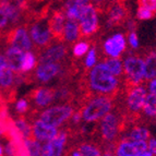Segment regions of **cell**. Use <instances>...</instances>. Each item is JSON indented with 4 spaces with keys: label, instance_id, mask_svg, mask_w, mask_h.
Here are the masks:
<instances>
[{
    "label": "cell",
    "instance_id": "obj_42",
    "mask_svg": "<svg viewBox=\"0 0 156 156\" xmlns=\"http://www.w3.org/2000/svg\"><path fill=\"white\" fill-rule=\"evenodd\" d=\"M136 156H154L153 154H152V152L151 151H145V152H143V153H140V154H138Z\"/></svg>",
    "mask_w": 156,
    "mask_h": 156
},
{
    "label": "cell",
    "instance_id": "obj_14",
    "mask_svg": "<svg viewBox=\"0 0 156 156\" xmlns=\"http://www.w3.org/2000/svg\"><path fill=\"white\" fill-rule=\"evenodd\" d=\"M32 123V135L34 139H36L41 143H46L48 141L52 140L58 134L59 130L58 128L51 127L47 125L41 119L36 118L31 121Z\"/></svg>",
    "mask_w": 156,
    "mask_h": 156
},
{
    "label": "cell",
    "instance_id": "obj_46",
    "mask_svg": "<svg viewBox=\"0 0 156 156\" xmlns=\"http://www.w3.org/2000/svg\"><path fill=\"white\" fill-rule=\"evenodd\" d=\"M2 1H3V0H0V3H1V2H2Z\"/></svg>",
    "mask_w": 156,
    "mask_h": 156
},
{
    "label": "cell",
    "instance_id": "obj_16",
    "mask_svg": "<svg viewBox=\"0 0 156 156\" xmlns=\"http://www.w3.org/2000/svg\"><path fill=\"white\" fill-rule=\"evenodd\" d=\"M25 52L23 50L16 48L12 46H5L3 55L7 60V65L10 68L13 72L20 73L21 72V67H22V61H23V57Z\"/></svg>",
    "mask_w": 156,
    "mask_h": 156
},
{
    "label": "cell",
    "instance_id": "obj_33",
    "mask_svg": "<svg viewBox=\"0 0 156 156\" xmlns=\"http://www.w3.org/2000/svg\"><path fill=\"white\" fill-rule=\"evenodd\" d=\"M8 25H10L9 18H8V16H7V13L5 12V10L0 7V38H1V36L5 34Z\"/></svg>",
    "mask_w": 156,
    "mask_h": 156
},
{
    "label": "cell",
    "instance_id": "obj_20",
    "mask_svg": "<svg viewBox=\"0 0 156 156\" xmlns=\"http://www.w3.org/2000/svg\"><path fill=\"white\" fill-rule=\"evenodd\" d=\"M72 138V136H70ZM76 141L80 156H101L103 151L99 144H97L95 141H87V140H79V138H73Z\"/></svg>",
    "mask_w": 156,
    "mask_h": 156
},
{
    "label": "cell",
    "instance_id": "obj_10",
    "mask_svg": "<svg viewBox=\"0 0 156 156\" xmlns=\"http://www.w3.org/2000/svg\"><path fill=\"white\" fill-rule=\"evenodd\" d=\"M63 62L38 63L37 67L35 68V70L32 72L33 82H36V83L44 85V84L52 81L57 76H60L63 70Z\"/></svg>",
    "mask_w": 156,
    "mask_h": 156
},
{
    "label": "cell",
    "instance_id": "obj_48",
    "mask_svg": "<svg viewBox=\"0 0 156 156\" xmlns=\"http://www.w3.org/2000/svg\"><path fill=\"white\" fill-rule=\"evenodd\" d=\"M0 39H1V38H0Z\"/></svg>",
    "mask_w": 156,
    "mask_h": 156
},
{
    "label": "cell",
    "instance_id": "obj_17",
    "mask_svg": "<svg viewBox=\"0 0 156 156\" xmlns=\"http://www.w3.org/2000/svg\"><path fill=\"white\" fill-rule=\"evenodd\" d=\"M0 7L7 13L10 25L12 27L21 25V21L23 20L24 16V11L16 2H13L11 0H3L2 2L0 3Z\"/></svg>",
    "mask_w": 156,
    "mask_h": 156
},
{
    "label": "cell",
    "instance_id": "obj_1",
    "mask_svg": "<svg viewBox=\"0 0 156 156\" xmlns=\"http://www.w3.org/2000/svg\"><path fill=\"white\" fill-rule=\"evenodd\" d=\"M116 98L106 95H93L81 107V114L84 123H97L103 117L115 108Z\"/></svg>",
    "mask_w": 156,
    "mask_h": 156
},
{
    "label": "cell",
    "instance_id": "obj_28",
    "mask_svg": "<svg viewBox=\"0 0 156 156\" xmlns=\"http://www.w3.org/2000/svg\"><path fill=\"white\" fill-rule=\"evenodd\" d=\"M14 123H16L19 131L21 132V134L23 135L24 139L33 138V135H32V123L27 118L24 117V116L16 117L14 119Z\"/></svg>",
    "mask_w": 156,
    "mask_h": 156
},
{
    "label": "cell",
    "instance_id": "obj_39",
    "mask_svg": "<svg viewBox=\"0 0 156 156\" xmlns=\"http://www.w3.org/2000/svg\"><path fill=\"white\" fill-rule=\"evenodd\" d=\"M105 1L106 0H91V3L93 5H95L97 9H101V8H103L104 7V5H105Z\"/></svg>",
    "mask_w": 156,
    "mask_h": 156
},
{
    "label": "cell",
    "instance_id": "obj_27",
    "mask_svg": "<svg viewBox=\"0 0 156 156\" xmlns=\"http://www.w3.org/2000/svg\"><path fill=\"white\" fill-rule=\"evenodd\" d=\"M97 61H98V49H97L96 45L93 44V42H92L91 48L87 51V54L84 56V59L82 61L83 70H90L91 68H93L96 65Z\"/></svg>",
    "mask_w": 156,
    "mask_h": 156
},
{
    "label": "cell",
    "instance_id": "obj_38",
    "mask_svg": "<svg viewBox=\"0 0 156 156\" xmlns=\"http://www.w3.org/2000/svg\"><path fill=\"white\" fill-rule=\"evenodd\" d=\"M116 145V144H115ZM115 145H108L105 146L104 151H103V155L101 156H117L116 153H115Z\"/></svg>",
    "mask_w": 156,
    "mask_h": 156
},
{
    "label": "cell",
    "instance_id": "obj_7",
    "mask_svg": "<svg viewBox=\"0 0 156 156\" xmlns=\"http://www.w3.org/2000/svg\"><path fill=\"white\" fill-rule=\"evenodd\" d=\"M38 63H60L69 58V47L59 41H54L49 46L37 52Z\"/></svg>",
    "mask_w": 156,
    "mask_h": 156
},
{
    "label": "cell",
    "instance_id": "obj_5",
    "mask_svg": "<svg viewBox=\"0 0 156 156\" xmlns=\"http://www.w3.org/2000/svg\"><path fill=\"white\" fill-rule=\"evenodd\" d=\"M78 22L80 25L82 38L91 39L98 32L101 26L99 25V10L92 3L84 5Z\"/></svg>",
    "mask_w": 156,
    "mask_h": 156
},
{
    "label": "cell",
    "instance_id": "obj_18",
    "mask_svg": "<svg viewBox=\"0 0 156 156\" xmlns=\"http://www.w3.org/2000/svg\"><path fill=\"white\" fill-rule=\"evenodd\" d=\"M82 38L81 30L79 22L76 20H68L66 21L62 33V42L67 45H73L79 39Z\"/></svg>",
    "mask_w": 156,
    "mask_h": 156
},
{
    "label": "cell",
    "instance_id": "obj_25",
    "mask_svg": "<svg viewBox=\"0 0 156 156\" xmlns=\"http://www.w3.org/2000/svg\"><path fill=\"white\" fill-rule=\"evenodd\" d=\"M155 115H156V96L147 92L143 108H142V117H143L144 120L154 119Z\"/></svg>",
    "mask_w": 156,
    "mask_h": 156
},
{
    "label": "cell",
    "instance_id": "obj_9",
    "mask_svg": "<svg viewBox=\"0 0 156 156\" xmlns=\"http://www.w3.org/2000/svg\"><path fill=\"white\" fill-rule=\"evenodd\" d=\"M127 36L121 32L108 36L101 44V58H120L127 50Z\"/></svg>",
    "mask_w": 156,
    "mask_h": 156
},
{
    "label": "cell",
    "instance_id": "obj_47",
    "mask_svg": "<svg viewBox=\"0 0 156 156\" xmlns=\"http://www.w3.org/2000/svg\"><path fill=\"white\" fill-rule=\"evenodd\" d=\"M11 1H16V0H11Z\"/></svg>",
    "mask_w": 156,
    "mask_h": 156
},
{
    "label": "cell",
    "instance_id": "obj_8",
    "mask_svg": "<svg viewBox=\"0 0 156 156\" xmlns=\"http://www.w3.org/2000/svg\"><path fill=\"white\" fill-rule=\"evenodd\" d=\"M26 98L31 103L32 108L39 112L55 103V89L50 86L39 85L30 91Z\"/></svg>",
    "mask_w": 156,
    "mask_h": 156
},
{
    "label": "cell",
    "instance_id": "obj_32",
    "mask_svg": "<svg viewBox=\"0 0 156 156\" xmlns=\"http://www.w3.org/2000/svg\"><path fill=\"white\" fill-rule=\"evenodd\" d=\"M127 43L130 46L131 49L138 50L140 47V42H139V37L136 32H128L127 35Z\"/></svg>",
    "mask_w": 156,
    "mask_h": 156
},
{
    "label": "cell",
    "instance_id": "obj_37",
    "mask_svg": "<svg viewBox=\"0 0 156 156\" xmlns=\"http://www.w3.org/2000/svg\"><path fill=\"white\" fill-rule=\"evenodd\" d=\"M147 146H148V151H151L152 154L154 156H156V139L151 136L147 141Z\"/></svg>",
    "mask_w": 156,
    "mask_h": 156
},
{
    "label": "cell",
    "instance_id": "obj_12",
    "mask_svg": "<svg viewBox=\"0 0 156 156\" xmlns=\"http://www.w3.org/2000/svg\"><path fill=\"white\" fill-rule=\"evenodd\" d=\"M147 150V141H132L126 138H121L115 145L117 156H136Z\"/></svg>",
    "mask_w": 156,
    "mask_h": 156
},
{
    "label": "cell",
    "instance_id": "obj_30",
    "mask_svg": "<svg viewBox=\"0 0 156 156\" xmlns=\"http://www.w3.org/2000/svg\"><path fill=\"white\" fill-rule=\"evenodd\" d=\"M24 142H25L26 148H27L30 155L41 156L43 145L39 141H37L36 139H34V138H29V139H24Z\"/></svg>",
    "mask_w": 156,
    "mask_h": 156
},
{
    "label": "cell",
    "instance_id": "obj_24",
    "mask_svg": "<svg viewBox=\"0 0 156 156\" xmlns=\"http://www.w3.org/2000/svg\"><path fill=\"white\" fill-rule=\"evenodd\" d=\"M101 61L106 65L108 70L119 79H123V63L122 60L120 58H109V57H103Z\"/></svg>",
    "mask_w": 156,
    "mask_h": 156
},
{
    "label": "cell",
    "instance_id": "obj_29",
    "mask_svg": "<svg viewBox=\"0 0 156 156\" xmlns=\"http://www.w3.org/2000/svg\"><path fill=\"white\" fill-rule=\"evenodd\" d=\"M33 108L31 106V103L26 97H23V98H20L14 101V112H16V117H20V116L25 117V116L29 115V112Z\"/></svg>",
    "mask_w": 156,
    "mask_h": 156
},
{
    "label": "cell",
    "instance_id": "obj_45",
    "mask_svg": "<svg viewBox=\"0 0 156 156\" xmlns=\"http://www.w3.org/2000/svg\"><path fill=\"white\" fill-rule=\"evenodd\" d=\"M120 1H127V0H120Z\"/></svg>",
    "mask_w": 156,
    "mask_h": 156
},
{
    "label": "cell",
    "instance_id": "obj_13",
    "mask_svg": "<svg viewBox=\"0 0 156 156\" xmlns=\"http://www.w3.org/2000/svg\"><path fill=\"white\" fill-rule=\"evenodd\" d=\"M129 18V13L122 1H115L108 7L107 10V19L105 22L106 29L110 30L116 26H119L125 23V21Z\"/></svg>",
    "mask_w": 156,
    "mask_h": 156
},
{
    "label": "cell",
    "instance_id": "obj_6",
    "mask_svg": "<svg viewBox=\"0 0 156 156\" xmlns=\"http://www.w3.org/2000/svg\"><path fill=\"white\" fill-rule=\"evenodd\" d=\"M5 46H12L23 50L24 52L34 49V45L29 34L27 26L18 25L9 30L5 35Z\"/></svg>",
    "mask_w": 156,
    "mask_h": 156
},
{
    "label": "cell",
    "instance_id": "obj_21",
    "mask_svg": "<svg viewBox=\"0 0 156 156\" xmlns=\"http://www.w3.org/2000/svg\"><path fill=\"white\" fill-rule=\"evenodd\" d=\"M145 66V82L156 76V49H148L142 54Z\"/></svg>",
    "mask_w": 156,
    "mask_h": 156
},
{
    "label": "cell",
    "instance_id": "obj_19",
    "mask_svg": "<svg viewBox=\"0 0 156 156\" xmlns=\"http://www.w3.org/2000/svg\"><path fill=\"white\" fill-rule=\"evenodd\" d=\"M151 136L150 130L140 122L131 125L125 132V138L132 141H148Z\"/></svg>",
    "mask_w": 156,
    "mask_h": 156
},
{
    "label": "cell",
    "instance_id": "obj_34",
    "mask_svg": "<svg viewBox=\"0 0 156 156\" xmlns=\"http://www.w3.org/2000/svg\"><path fill=\"white\" fill-rule=\"evenodd\" d=\"M123 25H125L127 32H136V27H138V20L129 16V18L125 21Z\"/></svg>",
    "mask_w": 156,
    "mask_h": 156
},
{
    "label": "cell",
    "instance_id": "obj_31",
    "mask_svg": "<svg viewBox=\"0 0 156 156\" xmlns=\"http://www.w3.org/2000/svg\"><path fill=\"white\" fill-rule=\"evenodd\" d=\"M155 11H152L147 8L138 5V9H136V12H135V19L138 21H148V20H152L155 16Z\"/></svg>",
    "mask_w": 156,
    "mask_h": 156
},
{
    "label": "cell",
    "instance_id": "obj_11",
    "mask_svg": "<svg viewBox=\"0 0 156 156\" xmlns=\"http://www.w3.org/2000/svg\"><path fill=\"white\" fill-rule=\"evenodd\" d=\"M69 140V131L66 127L59 130L52 140L43 144L41 156H63Z\"/></svg>",
    "mask_w": 156,
    "mask_h": 156
},
{
    "label": "cell",
    "instance_id": "obj_23",
    "mask_svg": "<svg viewBox=\"0 0 156 156\" xmlns=\"http://www.w3.org/2000/svg\"><path fill=\"white\" fill-rule=\"evenodd\" d=\"M82 9L83 7L79 5L76 0H65V2H63L62 10L68 20L78 21L81 16V12H82Z\"/></svg>",
    "mask_w": 156,
    "mask_h": 156
},
{
    "label": "cell",
    "instance_id": "obj_2",
    "mask_svg": "<svg viewBox=\"0 0 156 156\" xmlns=\"http://www.w3.org/2000/svg\"><path fill=\"white\" fill-rule=\"evenodd\" d=\"M125 87L140 85L145 82V66L143 56L138 52H129L122 60Z\"/></svg>",
    "mask_w": 156,
    "mask_h": 156
},
{
    "label": "cell",
    "instance_id": "obj_15",
    "mask_svg": "<svg viewBox=\"0 0 156 156\" xmlns=\"http://www.w3.org/2000/svg\"><path fill=\"white\" fill-rule=\"evenodd\" d=\"M47 21H48V25H49L54 39L62 42L63 27H65L66 21H67V16H66L62 9L52 11L50 16L47 19Z\"/></svg>",
    "mask_w": 156,
    "mask_h": 156
},
{
    "label": "cell",
    "instance_id": "obj_40",
    "mask_svg": "<svg viewBox=\"0 0 156 156\" xmlns=\"http://www.w3.org/2000/svg\"><path fill=\"white\" fill-rule=\"evenodd\" d=\"M5 66H7V60H5V55L0 52V69H1V68H3Z\"/></svg>",
    "mask_w": 156,
    "mask_h": 156
},
{
    "label": "cell",
    "instance_id": "obj_35",
    "mask_svg": "<svg viewBox=\"0 0 156 156\" xmlns=\"http://www.w3.org/2000/svg\"><path fill=\"white\" fill-rule=\"evenodd\" d=\"M138 5L156 12V0H138Z\"/></svg>",
    "mask_w": 156,
    "mask_h": 156
},
{
    "label": "cell",
    "instance_id": "obj_22",
    "mask_svg": "<svg viewBox=\"0 0 156 156\" xmlns=\"http://www.w3.org/2000/svg\"><path fill=\"white\" fill-rule=\"evenodd\" d=\"M92 46V41L89 38H81L78 42H76L72 45V49H71V55L73 59H81L87 54Z\"/></svg>",
    "mask_w": 156,
    "mask_h": 156
},
{
    "label": "cell",
    "instance_id": "obj_43",
    "mask_svg": "<svg viewBox=\"0 0 156 156\" xmlns=\"http://www.w3.org/2000/svg\"><path fill=\"white\" fill-rule=\"evenodd\" d=\"M3 155H5V147L0 143V156H3Z\"/></svg>",
    "mask_w": 156,
    "mask_h": 156
},
{
    "label": "cell",
    "instance_id": "obj_26",
    "mask_svg": "<svg viewBox=\"0 0 156 156\" xmlns=\"http://www.w3.org/2000/svg\"><path fill=\"white\" fill-rule=\"evenodd\" d=\"M38 65V57L36 51H26L24 54L23 61H22L21 72L20 73H31Z\"/></svg>",
    "mask_w": 156,
    "mask_h": 156
},
{
    "label": "cell",
    "instance_id": "obj_36",
    "mask_svg": "<svg viewBox=\"0 0 156 156\" xmlns=\"http://www.w3.org/2000/svg\"><path fill=\"white\" fill-rule=\"evenodd\" d=\"M146 90H147L148 93L153 94V95H155L156 96V76L153 79H151V80L146 81Z\"/></svg>",
    "mask_w": 156,
    "mask_h": 156
},
{
    "label": "cell",
    "instance_id": "obj_41",
    "mask_svg": "<svg viewBox=\"0 0 156 156\" xmlns=\"http://www.w3.org/2000/svg\"><path fill=\"white\" fill-rule=\"evenodd\" d=\"M76 2H78L80 5H82V7H84V5L91 3V0H76Z\"/></svg>",
    "mask_w": 156,
    "mask_h": 156
},
{
    "label": "cell",
    "instance_id": "obj_44",
    "mask_svg": "<svg viewBox=\"0 0 156 156\" xmlns=\"http://www.w3.org/2000/svg\"><path fill=\"white\" fill-rule=\"evenodd\" d=\"M153 120L155 121V123H156V115H155V117H154V119H153Z\"/></svg>",
    "mask_w": 156,
    "mask_h": 156
},
{
    "label": "cell",
    "instance_id": "obj_3",
    "mask_svg": "<svg viewBox=\"0 0 156 156\" xmlns=\"http://www.w3.org/2000/svg\"><path fill=\"white\" fill-rule=\"evenodd\" d=\"M76 109V107L72 104H56L39 110L36 118L51 127L59 128L67 125Z\"/></svg>",
    "mask_w": 156,
    "mask_h": 156
},
{
    "label": "cell",
    "instance_id": "obj_4",
    "mask_svg": "<svg viewBox=\"0 0 156 156\" xmlns=\"http://www.w3.org/2000/svg\"><path fill=\"white\" fill-rule=\"evenodd\" d=\"M27 30H29V34L36 54L46 48L47 46H49L55 41L48 25V21L45 18L37 19L35 21L31 22L27 26Z\"/></svg>",
    "mask_w": 156,
    "mask_h": 156
}]
</instances>
